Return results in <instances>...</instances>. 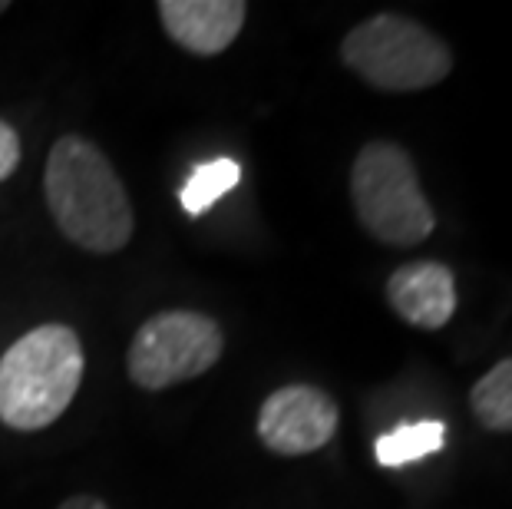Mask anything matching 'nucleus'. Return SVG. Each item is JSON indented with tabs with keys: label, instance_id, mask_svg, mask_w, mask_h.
Masks as SVG:
<instances>
[{
	"label": "nucleus",
	"instance_id": "f257e3e1",
	"mask_svg": "<svg viewBox=\"0 0 512 509\" xmlns=\"http://www.w3.org/2000/svg\"><path fill=\"white\" fill-rule=\"evenodd\" d=\"M43 196L57 229L93 255L123 252L133 238V205L113 162L83 136H60L50 146Z\"/></svg>",
	"mask_w": 512,
	"mask_h": 509
},
{
	"label": "nucleus",
	"instance_id": "f03ea898",
	"mask_svg": "<svg viewBox=\"0 0 512 509\" xmlns=\"http://www.w3.org/2000/svg\"><path fill=\"white\" fill-rule=\"evenodd\" d=\"M83 381V344L67 324H40L0 357V424L43 430L57 424Z\"/></svg>",
	"mask_w": 512,
	"mask_h": 509
},
{
	"label": "nucleus",
	"instance_id": "7ed1b4c3",
	"mask_svg": "<svg viewBox=\"0 0 512 509\" xmlns=\"http://www.w3.org/2000/svg\"><path fill=\"white\" fill-rule=\"evenodd\" d=\"M341 60L367 86L384 93H417L450 77L453 53L427 27L400 14H374L341 43Z\"/></svg>",
	"mask_w": 512,
	"mask_h": 509
},
{
	"label": "nucleus",
	"instance_id": "20e7f679",
	"mask_svg": "<svg viewBox=\"0 0 512 509\" xmlns=\"http://www.w3.org/2000/svg\"><path fill=\"white\" fill-rule=\"evenodd\" d=\"M351 199L361 225L384 245L410 248L437 229L417 166L397 143H367L351 169Z\"/></svg>",
	"mask_w": 512,
	"mask_h": 509
},
{
	"label": "nucleus",
	"instance_id": "39448f33",
	"mask_svg": "<svg viewBox=\"0 0 512 509\" xmlns=\"http://www.w3.org/2000/svg\"><path fill=\"white\" fill-rule=\"evenodd\" d=\"M225 334L219 321L202 311H159L136 331L126 354V371L143 391H166L172 384L192 381L219 364Z\"/></svg>",
	"mask_w": 512,
	"mask_h": 509
},
{
	"label": "nucleus",
	"instance_id": "423d86ee",
	"mask_svg": "<svg viewBox=\"0 0 512 509\" xmlns=\"http://www.w3.org/2000/svg\"><path fill=\"white\" fill-rule=\"evenodd\" d=\"M337 424H341V410L311 384L278 387L258 410V437L281 457H304V453L328 447Z\"/></svg>",
	"mask_w": 512,
	"mask_h": 509
},
{
	"label": "nucleus",
	"instance_id": "0eeeda50",
	"mask_svg": "<svg viewBox=\"0 0 512 509\" xmlns=\"http://www.w3.org/2000/svg\"><path fill=\"white\" fill-rule=\"evenodd\" d=\"M156 10L172 43L195 57H215L232 47L248 14L242 0H159Z\"/></svg>",
	"mask_w": 512,
	"mask_h": 509
},
{
	"label": "nucleus",
	"instance_id": "6e6552de",
	"mask_svg": "<svg viewBox=\"0 0 512 509\" xmlns=\"http://www.w3.org/2000/svg\"><path fill=\"white\" fill-rule=\"evenodd\" d=\"M390 308L420 331H440L456 311V278L443 262H407L387 278Z\"/></svg>",
	"mask_w": 512,
	"mask_h": 509
},
{
	"label": "nucleus",
	"instance_id": "1a4fd4ad",
	"mask_svg": "<svg viewBox=\"0 0 512 509\" xmlns=\"http://www.w3.org/2000/svg\"><path fill=\"white\" fill-rule=\"evenodd\" d=\"M446 427L443 420H417V424H400L387 430L374 443V457L380 467H407L413 460H423L430 453L443 450Z\"/></svg>",
	"mask_w": 512,
	"mask_h": 509
},
{
	"label": "nucleus",
	"instance_id": "9d476101",
	"mask_svg": "<svg viewBox=\"0 0 512 509\" xmlns=\"http://www.w3.org/2000/svg\"><path fill=\"white\" fill-rule=\"evenodd\" d=\"M470 407L486 430L512 433V357L479 377L470 391Z\"/></svg>",
	"mask_w": 512,
	"mask_h": 509
},
{
	"label": "nucleus",
	"instance_id": "9b49d317",
	"mask_svg": "<svg viewBox=\"0 0 512 509\" xmlns=\"http://www.w3.org/2000/svg\"><path fill=\"white\" fill-rule=\"evenodd\" d=\"M238 182H242V166L235 159H212V162H202L199 169L192 172L189 182L179 189V205L185 209V215L199 219L219 202L225 192H232Z\"/></svg>",
	"mask_w": 512,
	"mask_h": 509
},
{
	"label": "nucleus",
	"instance_id": "f8f14e48",
	"mask_svg": "<svg viewBox=\"0 0 512 509\" xmlns=\"http://www.w3.org/2000/svg\"><path fill=\"white\" fill-rule=\"evenodd\" d=\"M17 162H20V136L14 126L0 119V182L14 176Z\"/></svg>",
	"mask_w": 512,
	"mask_h": 509
},
{
	"label": "nucleus",
	"instance_id": "ddd939ff",
	"mask_svg": "<svg viewBox=\"0 0 512 509\" xmlns=\"http://www.w3.org/2000/svg\"><path fill=\"white\" fill-rule=\"evenodd\" d=\"M57 509H110L103 500H96L90 493H80V496H70V500H63Z\"/></svg>",
	"mask_w": 512,
	"mask_h": 509
},
{
	"label": "nucleus",
	"instance_id": "4468645a",
	"mask_svg": "<svg viewBox=\"0 0 512 509\" xmlns=\"http://www.w3.org/2000/svg\"><path fill=\"white\" fill-rule=\"evenodd\" d=\"M7 10H10V4L7 0H0V14H7Z\"/></svg>",
	"mask_w": 512,
	"mask_h": 509
}]
</instances>
